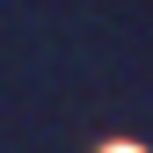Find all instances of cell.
Segmentation results:
<instances>
[{"mask_svg": "<svg viewBox=\"0 0 153 153\" xmlns=\"http://www.w3.org/2000/svg\"><path fill=\"white\" fill-rule=\"evenodd\" d=\"M102 153H146V146H102Z\"/></svg>", "mask_w": 153, "mask_h": 153, "instance_id": "obj_1", "label": "cell"}]
</instances>
